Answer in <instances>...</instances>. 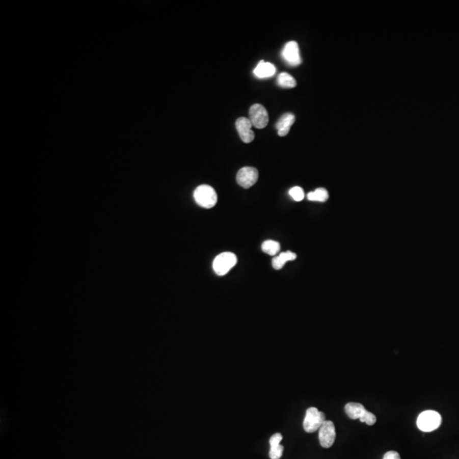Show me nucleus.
<instances>
[{
	"mask_svg": "<svg viewBox=\"0 0 459 459\" xmlns=\"http://www.w3.org/2000/svg\"><path fill=\"white\" fill-rule=\"evenodd\" d=\"M344 410L347 415L352 419H360L362 423H367V425H373L377 421L376 416L365 409L361 403L349 402L344 407Z\"/></svg>",
	"mask_w": 459,
	"mask_h": 459,
	"instance_id": "1",
	"label": "nucleus"
},
{
	"mask_svg": "<svg viewBox=\"0 0 459 459\" xmlns=\"http://www.w3.org/2000/svg\"><path fill=\"white\" fill-rule=\"evenodd\" d=\"M194 199L198 205L205 208H212L217 203V194L212 186L199 185L194 192Z\"/></svg>",
	"mask_w": 459,
	"mask_h": 459,
	"instance_id": "2",
	"label": "nucleus"
},
{
	"mask_svg": "<svg viewBox=\"0 0 459 459\" xmlns=\"http://www.w3.org/2000/svg\"><path fill=\"white\" fill-rule=\"evenodd\" d=\"M441 424V416L436 411H425L420 413L417 425L421 431L431 432L436 430Z\"/></svg>",
	"mask_w": 459,
	"mask_h": 459,
	"instance_id": "3",
	"label": "nucleus"
},
{
	"mask_svg": "<svg viewBox=\"0 0 459 459\" xmlns=\"http://www.w3.org/2000/svg\"><path fill=\"white\" fill-rule=\"evenodd\" d=\"M326 421V417L322 412L316 408H310L306 411L305 418L304 419V429L307 433H314L318 430Z\"/></svg>",
	"mask_w": 459,
	"mask_h": 459,
	"instance_id": "4",
	"label": "nucleus"
},
{
	"mask_svg": "<svg viewBox=\"0 0 459 459\" xmlns=\"http://www.w3.org/2000/svg\"><path fill=\"white\" fill-rule=\"evenodd\" d=\"M237 258L233 253L225 252L219 254L213 263V271L218 276H225L236 264Z\"/></svg>",
	"mask_w": 459,
	"mask_h": 459,
	"instance_id": "5",
	"label": "nucleus"
},
{
	"mask_svg": "<svg viewBox=\"0 0 459 459\" xmlns=\"http://www.w3.org/2000/svg\"><path fill=\"white\" fill-rule=\"evenodd\" d=\"M249 120L257 128H264L269 122V116L266 109L260 104H254L249 110Z\"/></svg>",
	"mask_w": 459,
	"mask_h": 459,
	"instance_id": "6",
	"label": "nucleus"
},
{
	"mask_svg": "<svg viewBox=\"0 0 459 459\" xmlns=\"http://www.w3.org/2000/svg\"><path fill=\"white\" fill-rule=\"evenodd\" d=\"M336 438L335 426L332 421H325L319 428V441L324 448H329L334 445Z\"/></svg>",
	"mask_w": 459,
	"mask_h": 459,
	"instance_id": "7",
	"label": "nucleus"
},
{
	"mask_svg": "<svg viewBox=\"0 0 459 459\" xmlns=\"http://www.w3.org/2000/svg\"><path fill=\"white\" fill-rule=\"evenodd\" d=\"M259 172L255 168L244 167L239 170L236 175V181L239 185L245 189H249L257 182Z\"/></svg>",
	"mask_w": 459,
	"mask_h": 459,
	"instance_id": "8",
	"label": "nucleus"
},
{
	"mask_svg": "<svg viewBox=\"0 0 459 459\" xmlns=\"http://www.w3.org/2000/svg\"><path fill=\"white\" fill-rule=\"evenodd\" d=\"M251 121L249 118H239L236 122V128L238 132L239 136L244 143H250L254 141V133L252 130Z\"/></svg>",
	"mask_w": 459,
	"mask_h": 459,
	"instance_id": "9",
	"label": "nucleus"
},
{
	"mask_svg": "<svg viewBox=\"0 0 459 459\" xmlns=\"http://www.w3.org/2000/svg\"><path fill=\"white\" fill-rule=\"evenodd\" d=\"M282 57L288 64L292 66H297L301 63L300 58V49L297 42L290 41L285 45Z\"/></svg>",
	"mask_w": 459,
	"mask_h": 459,
	"instance_id": "10",
	"label": "nucleus"
},
{
	"mask_svg": "<svg viewBox=\"0 0 459 459\" xmlns=\"http://www.w3.org/2000/svg\"><path fill=\"white\" fill-rule=\"evenodd\" d=\"M282 440V434L276 433L269 439V456L271 459H279L283 453V446L281 445Z\"/></svg>",
	"mask_w": 459,
	"mask_h": 459,
	"instance_id": "11",
	"label": "nucleus"
},
{
	"mask_svg": "<svg viewBox=\"0 0 459 459\" xmlns=\"http://www.w3.org/2000/svg\"><path fill=\"white\" fill-rule=\"evenodd\" d=\"M295 116L292 113H286L281 117L279 121L276 124V128L278 131L279 136H286L289 132L291 126L294 123Z\"/></svg>",
	"mask_w": 459,
	"mask_h": 459,
	"instance_id": "12",
	"label": "nucleus"
},
{
	"mask_svg": "<svg viewBox=\"0 0 459 459\" xmlns=\"http://www.w3.org/2000/svg\"><path fill=\"white\" fill-rule=\"evenodd\" d=\"M254 72V74L259 78L272 77L276 73V67L272 63L265 62L264 61H260L259 64L257 65Z\"/></svg>",
	"mask_w": 459,
	"mask_h": 459,
	"instance_id": "13",
	"label": "nucleus"
},
{
	"mask_svg": "<svg viewBox=\"0 0 459 459\" xmlns=\"http://www.w3.org/2000/svg\"><path fill=\"white\" fill-rule=\"evenodd\" d=\"M297 258V254L291 251L281 253L278 256H276L272 259V266L275 269H281L284 266L286 262L292 261Z\"/></svg>",
	"mask_w": 459,
	"mask_h": 459,
	"instance_id": "14",
	"label": "nucleus"
},
{
	"mask_svg": "<svg viewBox=\"0 0 459 459\" xmlns=\"http://www.w3.org/2000/svg\"><path fill=\"white\" fill-rule=\"evenodd\" d=\"M277 83L281 87L286 88V89H292V88L296 87V85H297V82L294 79V77L286 72H282L279 74L278 78H277Z\"/></svg>",
	"mask_w": 459,
	"mask_h": 459,
	"instance_id": "15",
	"label": "nucleus"
},
{
	"mask_svg": "<svg viewBox=\"0 0 459 459\" xmlns=\"http://www.w3.org/2000/svg\"><path fill=\"white\" fill-rule=\"evenodd\" d=\"M261 249L262 251L265 253V254L272 255V256H275V255H277L279 253L281 247H280L278 241H273V240H267V241H264L262 244Z\"/></svg>",
	"mask_w": 459,
	"mask_h": 459,
	"instance_id": "16",
	"label": "nucleus"
},
{
	"mask_svg": "<svg viewBox=\"0 0 459 459\" xmlns=\"http://www.w3.org/2000/svg\"><path fill=\"white\" fill-rule=\"evenodd\" d=\"M310 201H316V202H326L329 199V193L324 188H318L314 192L308 193L307 195Z\"/></svg>",
	"mask_w": 459,
	"mask_h": 459,
	"instance_id": "17",
	"label": "nucleus"
},
{
	"mask_svg": "<svg viewBox=\"0 0 459 459\" xmlns=\"http://www.w3.org/2000/svg\"><path fill=\"white\" fill-rule=\"evenodd\" d=\"M289 194L292 197V199L296 201V202H300L305 198V193H304L302 188L300 187V186L292 187L289 191Z\"/></svg>",
	"mask_w": 459,
	"mask_h": 459,
	"instance_id": "18",
	"label": "nucleus"
},
{
	"mask_svg": "<svg viewBox=\"0 0 459 459\" xmlns=\"http://www.w3.org/2000/svg\"><path fill=\"white\" fill-rule=\"evenodd\" d=\"M383 459H400V456L397 451H390L385 454Z\"/></svg>",
	"mask_w": 459,
	"mask_h": 459,
	"instance_id": "19",
	"label": "nucleus"
}]
</instances>
